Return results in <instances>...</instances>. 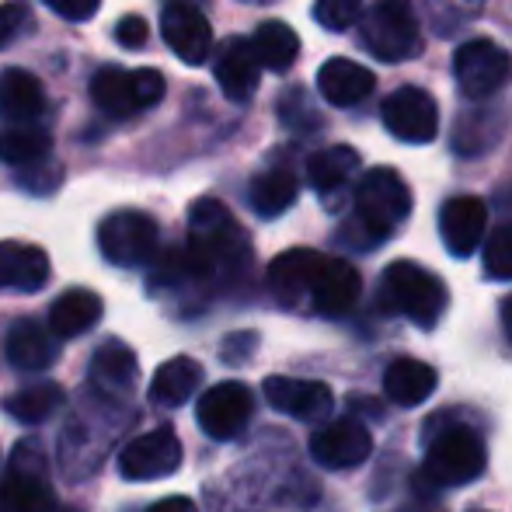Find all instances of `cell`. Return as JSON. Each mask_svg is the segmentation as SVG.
<instances>
[{
  "label": "cell",
  "mask_w": 512,
  "mask_h": 512,
  "mask_svg": "<svg viewBox=\"0 0 512 512\" xmlns=\"http://www.w3.org/2000/svg\"><path fill=\"white\" fill-rule=\"evenodd\" d=\"M189 276L203 283H230L251 262V244L241 223L220 199H199L189 209V244H185Z\"/></svg>",
  "instance_id": "obj_1"
},
{
  "label": "cell",
  "mask_w": 512,
  "mask_h": 512,
  "mask_svg": "<svg viewBox=\"0 0 512 512\" xmlns=\"http://www.w3.org/2000/svg\"><path fill=\"white\" fill-rule=\"evenodd\" d=\"M446 293L443 279L432 276L429 269L415 262H394L384 269L380 279V307L387 314H401L408 321H415L418 328H432L446 310Z\"/></svg>",
  "instance_id": "obj_2"
},
{
  "label": "cell",
  "mask_w": 512,
  "mask_h": 512,
  "mask_svg": "<svg viewBox=\"0 0 512 512\" xmlns=\"http://www.w3.org/2000/svg\"><path fill=\"white\" fill-rule=\"evenodd\" d=\"M411 189L394 168H373L356 185V230L363 244H380L408 220Z\"/></svg>",
  "instance_id": "obj_3"
},
{
  "label": "cell",
  "mask_w": 512,
  "mask_h": 512,
  "mask_svg": "<svg viewBox=\"0 0 512 512\" xmlns=\"http://www.w3.org/2000/svg\"><path fill=\"white\" fill-rule=\"evenodd\" d=\"M359 32V42L384 63H405L422 53V28L411 0H373Z\"/></svg>",
  "instance_id": "obj_4"
},
{
  "label": "cell",
  "mask_w": 512,
  "mask_h": 512,
  "mask_svg": "<svg viewBox=\"0 0 512 512\" xmlns=\"http://www.w3.org/2000/svg\"><path fill=\"white\" fill-rule=\"evenodd\" d=\"M168 84L157 70H122V67H102L91 77V102L102 108L112 119H129V115L154 108L164 98Z\"/></svg>",
  "instance_id": "obj_5"
},
{
  "label": "cell",
  "mask_w": 512,
  "mask_h": 512,
  "mask_svg": "<svg viewBox=\"0 0 512 512\" xmlns=\"http://www.w3.org/2000/svg\"><path fill=\"white\" fill-rule=\"evenodd\" d=\"M157 241H161L157 220L143 209H115L98 227V248L119 269L147 265L157 255Z\"/></svg>",
  "instance_id": "obj_6"
},
{
  "label": "cell",
  "mask_w": 512,
  "mask_h": 512,
  "mask_svg": "<svg viewBox=\"0 0 512 512\" xmlns=\"http://www.w3.org/2000/svg\"><path fill=\"white\" fill-rule=\"evenodd\" d=\"M53 502L49 488V464L39 443L25 439L14 446L11 467L0 481V512H46Z\"/></svg>",
  "instance_id": "obj_7"
},
{
  "label": "cell",
  "mask_w": 512,
  "mask_h": 512,
  "mask_svg": "<svg viewBox=\"0 0 512 512\" xmlns=\"http://www.w3.org/2000/svg\"><path fill=\"white\" fill-rule=\"evenodd\" d=\"M485 471V446L467 425L439 432L425 453V478L432 485H471Z\"/></svg>",
  "instance_id": "obj_8"
},
{
  "label": "cell",
  "mask_w": 512,
  "mask_h": 512,
  "mask_svg": "<svg viewBox=\"0 0 512 512\" xmlns=\"http://www.w3.org/2000/svg\"><path fill=\"white\" fill-rule=\"evenodd\" d=\"M453 74L467 98L485 102L509 84L512 56L492 39H471L453 53Z\"/></svg>",
  "instance_id": "obj_9"
},
{
  "label": "cell",
  "mask_w": 512,
  "mask_h": 512,
  "mask_svg": "<svg viewBox=\"0 0 512 512\" xmlns=\"http://www.w3.org/2000/svg\"><path fill=\"white\" fill-rule=\"evenodd\" d=\"M182 464V443H178L175 429L161 425L143 436L129 439L119 453V474L126 481H157L168 478Z\"/></svg>",
  "instance_id": "obj_10"
},
{
  "label": "cell",
  "mask_w": 512,
  "mask_h": 512,
  "mask_svg": "<svg viewBox=\"0 0 512 512\" xmlns=\"http://www.w3.org/2000/svg\"><path fill=\"white\" fill-rule=\"evenodd\" d=\"M251 411H255V398L244 384L237 380H223V384L209 387L196 405V422L206 436L213 439H234L244 432V425L251 422Z\"/></svg>",
  "instance_id": "obj_11"
},
{
  "label": "cell",
  "mask_w": 512,
  "mask_h": 512,
  "mask_svg": "<svg viewBox=\"0 0 512 512\" xmlns=\"http://www.w3.org/2000/svg\"><path fill=\"white\" fill-rule=\"evenodd\" d=\"M373 453V436L356 418H335L310 436V457L328 471H352Z\"/></svg>",
  "instance_id": "obj_12"
},
{
  "label": "cell",
  "mask_w": 512,
  "mask_h": 512,
  "mask_svg": "<svg viewBox=\"0 0 512 512\" xmlns=\"http://www.w3.org/2000/svg\"><path fill=\"white\" fill-rule=\"evenodd\" d=\"M161 35L168 49L189 67H203L213 56V28L206 14L189 0H171L161 11Z\"/></svg>",
  "instance_id": "obj_13"
},
{
  "label": "cell",
  "mask_w": 512,
  "mask_h": 512,
  "mask_svg": "<svg viewBox=\"0 0 512 512\" xmlns=\"http://www.w3.org/2000/svg\"><path fill=\"white\" fill-rule=\"evenodd\" d=\"M387 133L398 136L405 143H429L439 133V108L436 98L425 95L422 88H398L380 108Z\"/></svg>",
  "instance_id": "obj_14"
},
{
  "label": "cell",
  "mask_w": 512,
  "mask_h": 512,
  "mask_svg": "<svg viewBox=\"0 0 512 512\" xmlns=\"http://www.w3.org/2000/svg\"><path fill=\"white\" fill-rule=\"evenodd\" d=\"M262 60H258L255 46L241 35H230L216 46L213 53V77L220 84V91L230 98V102L244 105L251 102L258 88V77H262Z\"/></svg>",
  "instance_id": "obj_15"
},
{
  "label": "cell",
  "mask_w": 512,
  "mask_h": 512,
  "mask_svg": "<svg viewBox=\"0 0 512 512\" xmlns=\"http://www.w3.org/2000/svg\"><path fill=\"white\" fill-rule=\"evenodd\" d=\"M265 401L276 411L300 422H321L335 408V394L321 380H297V377H269L265 380Z\"/></svg>",
  "instance_id": "obj_16"
},
{
  "label": "cell",
  "mask_w": 512,
  "mask_h": 512,
  "mask_svg": "<svg viewBox=\"0 0 512 512\" xmlns=\"http://www.w3.org/2000/svg\"><path fill=\"white\" fill-rule=\"evenodd\" d=\"M488 230V206L478 196H457L439 209V237L446 251L457 258H467L481 248Z\"/></svg>",
  "instance_id": "obj_17"
},
{
  "label": "cell",
  "mask_w": 512,
  "mask_h": 512,
  "mask_svg": "<svg viewBox=\"0 0 512 512\" xmlns=\"http://www.w3.org/2000/svg\"><path fill=\"white\" fill-rule=\"evenodd\" d=\"M359 293H363L359 272L349 262H342V258H324L314 290H310V307L324 317H342L356 307Z\"/></svg>",
  "instance_id": "obj_18"
},
{
  "label": "cell",
  "mask_w": 512,
  "mask_h": 512,
  "mask_svg": "<svg viewBox=\"0 0 512 512\" xmlns=\"http://www.w3.org/2000/svg\"><path fill=\"white\" fill-rule=\"evenodd\" d=\"M324 265V255L307 248H293L286 255H279L276 262L269 265V286L283 304H300V300H310V290L317 283V272Z\"/></svg>",
  "instance_id": "obj_19"
},
{
  "label": "cell",
  "mask_w": 512,
  "mask_h": 512,
  "mask_svg": "<svg viewBox=\"0 0 512 512\" xmlns=\"http://www.w3.org/2000/svg\"><path fill=\"white\" fill-rule=\"evenodd\" d=\"M373 88H377V77L366 67H359L356 60L335 56V60L321 63V70H317V91L324 95V102L335 108L359 105L363 98L373 95Z\"/></svg>",
  "instance_id": "obj_20"
},
{
  "label": "cell",
  "mask_w": 512,
  "mask_h": 512,
  "mask_svg": "<svg viewBox=\"0 0 512 512\" xmlns=\"http://www.w3.org/2000/svg\"><path fill=\"white\" fill-rule=\"evenodd\" d=\"M49 283V255L35 244L0 241V290L35 293Z\"/></svg>",
  "instance_id": "obj_21"
},
{
  "label": "cell",
  "mask_w": 512,
  "mask_h": 512,
  "mask_svg": "<svg viewBox=\"0 0 512 512\" xmlns=\"http://www.w3.org/2000/svg\"><path fill=\"white\" fill-rule=\"evenodd\" d=\"M356 171H359V150L345 147V143L342 147H324L307 161V182L324 203L335 206V199L349 189Z\"/></svg>",
  "instance_id": "obj_22"
},
{
  "label": "cell",
  "mask_w": 512,
  "mask_h": 512,
  "mask_svg": "<svg viewBox=\"0 0 512 512\" xmlns=\"http://www.w3.org/2000/svg\"><path fill=\"white\" fill-rule=\"evenodd\" d=\"M4 352L7 363L25 373H42L56 363V342L49 338V331L42 324L28 321V317L11 324V331L4 338Z\"/></svg>",
  "instance_id": "obj_23"
},
{
  "label": "cell",
  "mask_w": 512,
  "mask_h": 512,
  "mask_svg": "<svg viewBox=\"0 0 512 512\" xmlns=\"http://www.w3.org/2000/svg\"><path fill=\"white\" fill-rule=\"evenodd\" d=\"M91 384L102 394H112V398H122V394L133 391L136 384V356L126 342L119 338H108V342L98 345V352L91 356Z\"/></svg>",
  "instance_id": "obj_24"
},
{
  "label": "cell",
  "mask_w": 512,
  "mask_h": 512,
  "mask_svg": "<svg viewBox=\"0 0 512 512\" xmlns=\"http://www.w3.org/2000/svg\"><path fill=\"white\" fill-rule=\"evenodd\" d=\"M102 297L95 290H67L49 307V331L56 338H77L102 321Z\"/></svg>",
  "instance_id": "obj_25"
},
{
  "label": "cell",
  "mask_w": 512,
  "mask_h": 512,
  "mask_svg": "<svg viewBox=\"0 0 512 512\" xmlns=\"http://www.w3.org/2000/svg\"><path fill=\"white\" fill-rule=\"evenodd\" d=\"M199 384H203V366L189 356H175V359H168V363L157 366L147 394L154 405L175 408V405H185V401L199 391Z\"/></svg>",
  "instance_id": "obj_26"
},
{
  "label": "cell",
  "mask_w": 512,
  "mask_h": 512,
  "mask_svg": "<svg viewBox=\"0 0 512 512\" xmlns=\"http://www.w3.org/2000/svg\"><path fill=\"white\" fill-rule=\"evenodd\" d=\"M42 108H46V95H42V84L28 70H4L0 77V115L7 122H39Z\"/></svg>",
  "instance_id": "obj_27"
},
{
  "label": "cell",
  "mask_w": 512,
  "mask_h": 512,
  "mask_svg": "<svg viewBox=\"0 0 512 512\" xmlns=\"http://www.w3.org/2000/svg\"><path fill=\"white\" fill-rule=\"evenodd\" d=\"M384 391L394 405L415 408L436 391V370L422 359H394L384 373Z\"/></svg>",
  "instance_id": "obj_28"
},
{
  "label": "cell",
  "mask_w": 512,
  "mask_h": 512,
  "mask_svg": "<svg viewBox=\"0 0 512 512\" xmlns=\"http://www.w3.org/2000/svg\"><path fill=\"white\" fill-rule=\"evenodd\" d=\"M53 150V136L39 122H7L0 129V161L11 168H32L42 164Z\"/></svg>",
  "instance_id": "obj_29"
},
{
  "label": "cell",
  "mask_w": 512,
  "mask_h": 512,
  "mask_svg": "<svg viewBox=\"0 0 512 512\" xmlns=\"http://www.w3.org/2000/svg\"><path fill=\"white\" fill-rule=\"evenodd\" d=\"M297 192H300V185L290 168H269L251 178L248 199H251V209H255L262 220H276V216H283L286 209L297 203Z\"/></svg>",
  "instance_id": "obj_30"
},
{
  "label": "cell",
  "mask_w": 512,
  "mask_h": 512,
  "mask_svg": "<svg viewBox=\"0 0 512 512\" xmlns=\"http://www.w3.org/2000/svg\"><path fill=\"white\" fill-rule=\"evenodd\" d=\"M251 46H255L262 67L272 70V74H286L300 56V39L286 21H262V25L255 28Z\"/></svg>",
  "instance_id": "obj_31"
},
{
  "label": "cell",
  "mask_w": 512,
  "mask_h": 512,
  "mask_svg": "<svg viewBox=\"0 0 512 512\" xmlns=\"http://www.w3.org/2000/svg\"><path fill=\"white\" fill-rule=\"evenodd\" d=\"M7 415L18 418V422H28V425H39L46 422L49 415H56V408H63V391L56 384H32L25 391L11 394L4 401Z\"/></svg>",
  "instance_id": "obj_32"
},
{
  "label": "cell",
  "mask_w": 512,
  "mask_h": 512,
  "mask_svg": "<svg viewBox=\"0 0 512 512\" xmlns=\"http://www.w3.org/2000/svg\"><path fill=\"white\" fill-rule=\"evenodd\" d=\"M485 272L492 279H512V223H502L488 234Z\"/></svg>",
  "instance_id": "obj_33"
},
{
  "label": "cell",
  "mask_w": 512,
  "mask_h": 512,
  "mask_svg": "<svg viewBox=\"0 0 512 512\" xmlns=\"http://www.w3.org/2000/svg\"><path fill=\"white\" fill-rule=\"evenodd\" d=\"M363 14V0H314V18L328 32H345Z\"/></svg>",
  "instance_id": "obj_34"
},
{
  "label": "cell",
  "mask_w": 512,
  "mask_h": 512,
  "mask_svg": "<svg viewBox=\"0 0 512 512\" xmlns=\"http://www.w3.org/2000/svg\"><path fill=\"white\" fill-rule=\"evenodd\" d=\"M32 28V11L21 0H7L0 4V49L11 46L18 35H25Z\"/></svg>",
  "instance_id": "obj_35"
},
{
  "label": "cell",
  "mask_w": 512,
  "mask_h": 512,
  "mask_svg": "<svg viewBox=\"0 0 512 512\" xmlns=\"http://www.w3.org/2000/svg\"><path fill=\"white\" fill-rule=\"evenodd\" d=\"M115 42L122 49H143L147 46V21L140 14H126V18L115 25Z\"/></svg>",
  "instance_id": "obj_36"
},
{
  "label": "cell",
  "mask_w": 512,
  "mask_h": 512,
  "mask_svg": "<svg viewBox=\"0 0 512 512\" xmlns=\"http://www.w3.org/2000/svg\"><path fill=\"white\" fill-rule=\"evenodd\" d=\"M63 21H88L98 14V4L102 0H46Z\"/></svg>",
  "instance_id": "obj_37"
},
{
  "label": "cell",
  "mask_w": 512,
  "mask_h": 512,
  "mask_svg": "<svg viewBox=\"0 0 512 512\" xmlns=\"http://www.w3.org/2000/svg\"><path fill=\"white\" fill-rule=\"evenodd\" d=\"M150 512H199L196 502L185 499V495H171V499H161L157 506H150Z\"/></svg>",
  "instance_id": "obj_38"
},
{
  "label": "cell",
  "mask_w": 512,
  "mask_h": 512,
  "mask_svg": "<svg viewBox=\"0 0 512 512\" xmlns=\"http://www.w3.org/2000/svg\"><path fill=\"white\" fill-rule=\"evenodd\" d=\"M502 324H506V335L512 338V297H506V304H502Z\"/></svg>",
  "instance_id": "obj_39"
},
{
  "label": "cell",
  "mask_w": 512,
  "mask_h": 512,
  "mask_svg": "<svg viewBox=\"0 0 512 512\" xmlns=\"http://www.w3.org/2000/svg\"><path fill=\"white\" fill-rule=\"evenodd\" d=\"M53 512H77V509H53Z\"/></svg>",
  "instance_id": "obj_40"
}]
</instances>
